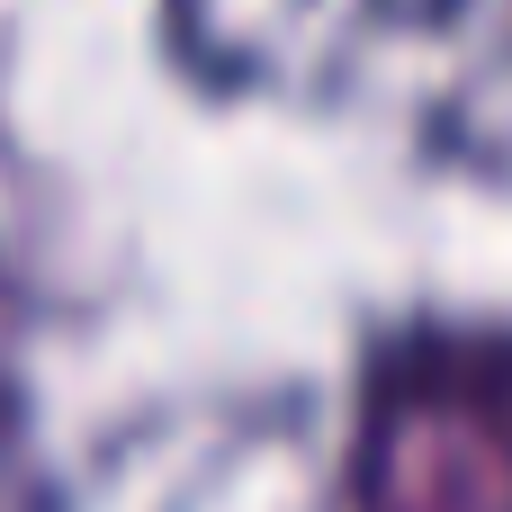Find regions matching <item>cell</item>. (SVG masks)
<instances>
[{
  "mask_svg": "<svg viewBox=\"0 0 512 512\" xmlns=\"http://www.w3.org/2000/svg\"><path fill=\"white\" fill-rule=\"evenodd\" d=\"M351 512H512V315H396L351 378Z\"/></svg>",
  "mask_w": 512,
  "mask_h": 512,
  "instance_id": "1",
  "label": "cell"
}]
</instances>
